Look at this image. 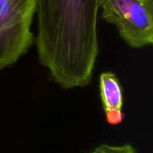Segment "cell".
<instances>
[{
  "instance_id": "obj_5",
  "label": "cell",
  "mask_w": 153,
  "mask_h": 153,
  "mask_svg": "<svg viewBox=\"0 0 153 153\" xmlns=\"http://www.w3.org/2000/svg\"><path fill=\"white\" fill-rule=\"evenodd\" d=\"M91 153H136V151L131 144H125L121 146L102 144L95 148Z\"/></svg>"
},
{
  "instance_id": "obj_2",
  "label": "cell",
  "mask_w": 153,
  "mask_h": 153,
  "mask_svg": "<svg viewBox=\"0 0 153 153\" xmlns=\"http://www.w3.org/2000/svg\"><path fill=\"white\" fill-rule=\"evenodd\" d=\"M37 0H0V70L17 62L33 43Z\"/></svg>"
},
{
  "instance_id": "obj_1",
  "label": "cell",
  "mask_w": 153,
  "mask_h": 153,
  "mask_svg": "<svg viewBox=\"0 0 153 153\" xmlns=\"http://www.w3.org/2000/svg\"><path fill=\"white\" fill-rule=\"evenodd\" d=\"M98 12V0H37L39 60L65 89L91 81L99 54Z\"/></svg>"
},
{
  "instance_id": "obj_4",
  "label": "cell",
  "mask_w": 153,
  "mask_h": 153,
  "mask_svg": "<svg viewBox=\"0 0 153 153\" xmlns=\"http://www.w3.org/2000/svg\"><path fill=\"white\" fill-rule=\"evenodd\" d=\"M100 92L105 112L122 110L124 93L122 85L111 72H104L100 76Z\"/></svg>"
},
{
  "instance_id": "obj_6",
  "label": "cell",
  "mask_w": 153,
  "mask_h": 153,
  "mask_svg": "<svg viewBox=\"0 0 153 153\" xmlns=\"http://www.w3.org/2000/svg\"><path fill=\"white\" fill-rule=\"evenodd\" d=\"M106 118L108 124L116 126L120 124L124 120L125 114L122 112V110H112L106 112Z\"/></svg>"
},
{
  "instance_id": "obj_3",
  "label": "cell",
  "mask_w": 153,
  "mask_h": 153,
  "mask_svg": "<svg viewBox=\"0 0 153 153\" xmlns=\"http://www.w3.org/2000/svg\"><path fill=\"white\" fill-rule=\"evenodd\" d=\"M101 18L114 24L133 48L153 43V0H98Z\"/></svg>"
}]
</instances>
